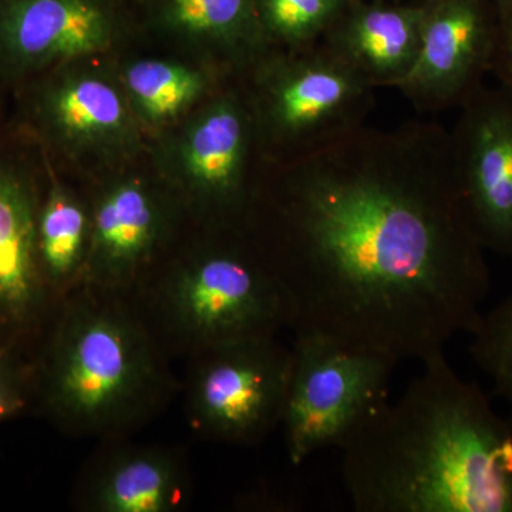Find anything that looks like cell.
<instances>
[{
  "label": "cell",
  "mask_w": 512,
  "mask_h": 512,
  "mask_svg": "<svg viewBox=\"0 0 512 512\" xmlns=\"http://www.w3.org/2000/svg\"><path fill=\"white\" fill-rule=\"evenodd\" d=\"M247 235L298 336L394 362L470 332L490 291L461 210L450 131L362 127L295 163L264 167Z\"/></svg>",
  "instance_id": "obj_1"
},
{
  "label": "cell",
  "mask_w": 512,
  "mask_h": 512,
  "mask_svg": "<svg viewBox=\"0 0 512 512\" xmlns=\"http://www.w3.org/2000/svg\"><path fill=\"white\" fill-rule=\"evenodd\" d=\"M399 402L346 441L342 477L357 512H512V421L443 353Z\"/></svg>",
  "instance_id": "obj_2"
},
{
  "label": "cell",
  "mask_w": 512,
  "mask_h": 512,
  "mask_svg": "<svg viewBox=\"0 0 512 512\" xmlns=\"http://www.w3.org/2000/svg\"><path fill=\"white\" fill-rule=\"evenodd\" d=\"M66 302L33 359L35 403L73 433L127 426L147 412L161 382L146 330L100 291Z\"/></svg>",
  "instance_id": "obj_3"
},
{
  "label": "cell",
  "mask_w": 512,
  "mask_h": 512,
  "mask_svg": "<svg viewBox=\"0 0 512 512\" xmlns=\"http://www.w3.org/2000/svg\"><path fill=\"white\" fill-rule=\"evenodd\" d=\"M265 167L295 163L366 126L375 87L322 42L266 49L235 77Z\"/></svg>",
  "instance_id": "obj_4"
},
{
  "label": "cell",
  "mask_w": 512,
  "mask_h": 512,
  "mask_svg": "<svg viewBox=\"0 0 512 512\" xmlns=\"http://www.w3.org/2000/svg\"><path fill=\"white\" fill-rule=\"evenodd\" d=\"M165 185L220 231H247L264 161L237 80L157 136Z\"/></svg>",
  "instance_id": "obj_5"
},
{
  "label": "cell",
  "mask_w": 512,
  "mask_h": 512,
  "mask_svg": "<svg viewBox=\"0 0 512 512\" xmlns=\"http://www.w3.org/2000/svg\"><path fill=\"white\" fill-rule=\"evenodd\" d=\"M161 302L171 328L197 352L274 338L286 325L281 289L247 231L228 232L178 265L165 281Z\"/></svg>",
  "instance_id": "obj_6"
},
{
  "label": "cell",
  "mask_w": 512,
  "mask_h": 512,
  "mask_svg": "<svg viewBox=\"0 0 512 512\" xmlns=\"http://www.w3.org/2000/svg\"><path fill=\"white\" fill-rule=\"evenodd\" d=\"M284 416L286 451L301 466L326 447L342 448L375 410L389 402V357L298 336Z\"/></svg>",
  "instance_id": "obj_7"
},
{
  "label": "cell",
  "mask_w": 512,
  "mask_h": 512,
  "mask_svg": "<svg viewBox=\"0 0 512 512\" xmlns=\"http://www.w3.org/2000/svg\"><path fill=\"white\" fill-rule=\"evenodd\" d=\"M188 414L208 439L252 446L284 416L293 353L274 338L222 343L201 350Z\"/></svg>",
  "instance_id": "obj_8"
},
{
  "label": "cell",
  "mask_w": 512,
  "mask_h": 512,
  "mask_svg": "<svg viewBox=\"0 0 512 512\" xmlns=\"http://www.w3.org/2000/svg\"><path fill=\"white\" fill-rule=\"evenodd\" d=\"M101 60L89 57L49 72L37 93L35 119L70 160L117 171L137 157L146 134L128 106L117 67Z\"/></svg>",
  "instance_id": "obj_9"
},
{
  "label": "cell",
  "mask_w": 512,
  "mask_h": 512,
  "mask_svg": "<svg viewBox=\"0 0 512 512\" xmlns=\"http://www.w3.org/2000/svg\"><path fill=\"white\" fill-rule=\"evenodd\" d=\"M448 131L458 201L474 237L485 252L512 258V90L481 87Z\"/></svg>",
  "instance_id": "obj_10"
},
{
  "label": "cell",
  "mask_w": 512,
  "mask_h": 512,
  "mask_svg": "<svg viewBox=\"0 0 512 512\" xmlns=\"http://www.w3.org/2000/svg\"><path fill=\"white\" fill-rule=\"evenodd\" d=\"M500 30L491 0H431L419 55L397 89L424 113L460 109L493 73Z\"/></svg>",
  "instance_id": "obj_11"
},
{
  "label": "cell",
  "mask_w": 512,
  "mask_h": 512,
  "mask_svg": "<svg viewBox=\"0 0 512 512\" xmlns=\"http://www.w3.org/2000/svg\"><path fill=\"white\" fill-rule=\"evenodd\" d=\"M127 26L123 0H0V67L29 76L104 56Z\"/></svg>",
  "instance_id": "obj_12"
},
{
  "label": "cell",
  "mask_w": 512,
  "mask_h": 512,
  "mask_svg": "<svg viewBox=\"0 0 512 512\" xmlns=\"http://www.w3.org/2000/svg\"><path fill=\"white\" fill-rule=\"evenodd\" d=\"M90 205V244L84 268L87 289L113 292L143 271L170 231L164 192L141 175L114 171Z\"/></svg>",
  "instance_id": "obj_13"
},
{
  "label": "cell",
  "mask_w": 512,
  "mask_h": 512,
  "mask_svg": "<svg viewBox=\"0 0 512 512\" xmlns=\"http://www.w3.org/2000/svg\"><path fill=\"white\" fill-rule=\"evenodd\" d=\"M39 204L32 185L0 165V349L22 356L45 332L56 301L37 256Z\"/></svg>",
  "instance_id": "obj_14"
},
{
  "label": "cell",
  "mask_w": 512,
  "mask_h": 512,
  "mask_svg": "<svg viewBox=\"0 0 512 512\" xmlns=\"http://www.w3.org/2000/svg\"><path fill=\"white\" fill-rule=\"evenodd\" d=\"M426 5L352 0L320 42L370 86L396 87L412 70Z\"/></svg>",
  "instance_id": "obj_15"
},
{
  "label": "cell",
  "mask_w": 512,
  "mask_h": 512,
  "mask_svg": "<svg viewBox=\"0 0 512 512\" xmlns=\"http://www.w3.org/2000/svg\"><path fill=\"white\" fill-rule=\"evenodd\" d=\"M148 26L181 46L200 63L237 77L268 49L255 0H137Z\"/></svg>",
  "instance_id": "obj_16"
},
{
  "label": "cell",
  "mask_w": 512,
  "mask_h": 512,
  "mask_svg": "<svg viewBox=\"0 0 512 512\" xmlns=\"http://www.w3.org/2000/svg\"><path fill=\"white\" fill-rule=\"evenodd\" d=\"M188 497L183 463L154 447L121 448L96 464L80 490V507L94 512H173Z\"/></svg>",
  "instance_id": "obj_17"
},
{
  "label": "cell",
  "mask_w": 512,
  "mask_h": 512,
  "mask_svg": "<svg viewBox=\"0 0 512 512\" xmlns=\"http://www.w3.org/2000/svg\"><path fill=\"white\" fill-rule=\"evenodd\" d=\"M121 86L144 134L160 136L235 77L205 64L134 59L117 66Z\"/></svg>",
  "instance_id": "obj_18"
},
{
  "label": "cell",
  "mask_w": 512,
  "mask_h": 512,
  "mask_svg": "<svg viewBox=\"0 0 512 512\" xmlns=\"http://www.w3.org/2000/svg\"><path fill=\"white\" fill-rule=\"evenodd\" d=\"M90 244V207L60 181H50L37 214V256L53 298L83 282Z\"/></svg>",
  "instance_id": "obj_19"
},
{
  "label": "cell",
  "mask_w": 512,
  "mask_h": 512,
  "mask_svg": "<svg viewBox=\"0 0 512 512\" xmlns=\"http://www.w3.org/2000/svg\"><path fill=\"white\" fill-rule=\"evenodd\" d=\"M352 0H255L259 28L271 49H299L322 40Z\"/></svg>",
  "instance_id": "obj_20"
},
{
  "label": "cell",
  "mask_w": 512,
  "mask_h": 512,
  "mask_svg": "<svg viewBox=\"0 0 512 512\" xmlns=\"http://www.w3.org/2000/svg\"><path fill=\"white\" fill-rule=\"evenodd\" d=\"M468 333L473 338L470 353L474 362L512 409V295L490 312L481 313Z\"/></svg>",
  "instance_id": "obj_21"
},
{
  "label": "cell",
  "mask_w": 512,
  "mask_h": 512,
  "mask_svg": "<svg viewBox=\"0 0 512 512\" xmlns=\"http://www.w3.org/2000/svg\"><path fill=\"white\" fill-rule=\"evenodd\" d=\"M35 399L33 360L0 349V421L25 413L35 403Z\"/></svg>",
  "instance_id": "obj_22"
},
{
  "label": "cell",
  "mask_w": 512,
  "mask_h": 512,
  "mask_svg": "<svg viewBox=\"0 0 512 512\" xmlns=\"http://www.w3.org/2000/svg\"><path fill=\"white\" fill-rule=\"evenodd\" d=\"M493 73L498 83L512 90V12L501 22L500 42L495 55Z\"/></svg>",
  "instance_id": "obj_23"
},
{
  "label": "cell",
  "mask_w": 512,
  "mask_h": 512,
  "mask_svg": "<svg viewBox=\"0 0 512 512\" xmlns=\"http://www.w3.org/2000/svg\"><path fill=\"white\" fill-rule=\"evenodd\" d=\"M491 2H493L495 10H497L500 22H503L512 12V0H491Z\"/></svg>",
  "instance_id": "obj_24"
},
{
  "label": "cell",
  "mask_w": 512,
  "mask_h": 512,
  "mask_svg": "<svg viewBox=\"0 0 512 512\" xmlns=\"http://www.w3.org/2000/svg\"><path fill=\"white\" fill-rule=\"evenodd\" d=\"M412 3H419V5H426V3L431 2V0H409Z\"/></svg>",
  "instance_id": "obj_25"
},
{
  "label": "cell",
  "mask_w": 512,
  "mask_h": 512,
  "mask_svg": "<svg viewBox=\"0 0 512 512\" xmlns=\"http://www.w3.org/2000/svg\"><path fill=\"white\" fill-rule=\"evenodd\" d=\"M393 2H400V0H393Z\"/></svg>",
  "instance_id": "obj_26"
}]
</instances>
